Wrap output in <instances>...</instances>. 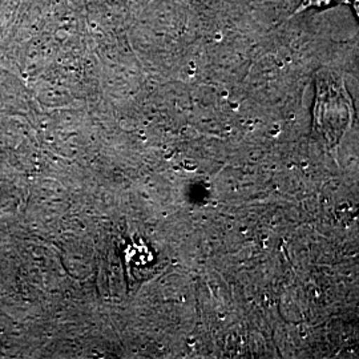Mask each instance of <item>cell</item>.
Returning a JSON list of instances; mask_svg holds the SVG:
<instances>
[{"label":"cell","mask_w":359,"mask_h":359,"mask_svg":"<svg viewBox=\"0 0 359 359\" xmlns=\"http://www.w3.org/2000/svg\"><path fill=\"white\" fill-rule=\"evenodd\" d=\"M353 116L351 102L341 77L332 71H322L317 76L314 126L330 147L337 145L345 135Z\"/></svg>","instance_id":"obj_1"},{"label":"cell","mask_w":359,"mask_h":359,"mask_svg":"<svg viewBox=\"0 0 359 359\" xmlns=\"http://www.w3.org/2000/svg\"><path fill=\"white\" fill-rule=\"evenodd\" d=\"M339 0H302L298 8L295 10L294 13H302L309 8H325L330 7L333 4H337Z\"/></svg>","instance_id":"obj_2"},{"label":"cell","mask_w":359,"mask_h":359,"mask_svg":"<svg viewBox=\"0 0 359 359\" xmlns=\"http://www.w3.org/2000/svg\"><path fill=\"white\" fill-rule=\"evenodd\" d=\"M354 11L357 13V16H358L359 19V0L354 1Z\"/></svg>","instance_id":"obj_3"}]
</instances>
